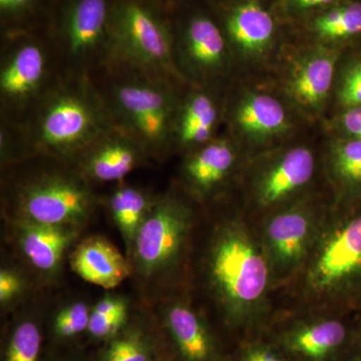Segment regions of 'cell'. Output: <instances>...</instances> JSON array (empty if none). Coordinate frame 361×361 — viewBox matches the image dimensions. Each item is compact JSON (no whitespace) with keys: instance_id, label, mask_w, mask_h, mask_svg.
<instances>
[{"instance_id":"12","label":"cell","mask_w":361,"mask_h":361,"mask_svg":"<svg viewBox=\"0 0 361 361\" xmlns=\"http://www.w3.org/2000/svg\"><path fill=\"white\" fill-rule=\"evenodd\" d=\"M293 109L285 99L254 89H242L224 101L229 134L252 152L280 146L294 130Z\"/></svg>"},{"instance_id":"2","label":"cell","mask_w":361,"mask_h":361,"mask_svg":"<svg viewBox=\"0 0 361 361\" xmlns=\"http://www.w3.org/2000/svg\"><path fill=\"white\" fill-rule=\"evenodd\" d=\"M289 286L304 311L361 310V203L332 202L310 255Z\"/></svg>"},{"instance_id":"1","label":"cell","mask_w":361,"mask_h":361,"mask_svg":"<svg viewBox=\"0 0 361 361\" xmlns=\"http://www.w3.org/2000/svg\"><path fill=\"white\" fill-rule=\"evenodd\" d=\"M204 281L226 326L249 329L270 310L272 271L254 230L242 214L217 221L203 258Z\"/></svg>"},{"instance_id":"10","label":"cell","mask_w":361,"mask_h":361,"mask_svg":"<svg viewBox=\"0 0 361 361\" xmlns=\"http://www.w3.org/2000/svg\"><path fill=\"white\" fill-rule=\"evenodd\" d=\"M113 1L63 0L49 37L61 73L92 77L110 65Z\"/></svg>"},{"instance_id":"16","label":"cell","mask_w":361,"mask_h":361,"mask_svg":"<svg viewBox=\"0 0 361 361\" xmlns=\"http://www.w3.org/2000/svg\"><path fill=\"white\" fill-rule=\"evenodd\" d=\"M243 152L231 135H218L200 148L183 155L180 186L199 203L215 201L238 174Z\"/></svg>"},{"instance_id":"25","label":"cell","mask_w":361,"mask_h":361,"mask_svg":"<svg viewBox=\"0 0 361 361\" xmlns=\"http://www.w3.org/2000/svg\"><path fill=\"white\" fill-rule=\"evenodd\" d=\"M49 356L47 322L37 313L16 316L2 338L1 361H47Z\"/></svg>"},{"instance_id":"18","label":"cell","mask_w":361,"mask_h":361,"mask_svg":"<svg viewBox=\"0 0 361 361\" xmlns=\"http://www.w3.org/2000/svg\"><path fill=\"white\" fill-rule=\"evenodd\" d=\"M11 242L21 260L44 281H52L63 268L66 252L82 229L6 220Z\"/></svg>"},{"instance_id":"36","label":"cell","mask_w":361,"mask_h":361,"mask_svg":"<svg viewBox=\"0 0 361 361\" xmlns=\"http://www.w3.org/2000/svg\"><path fill=\"white\" fill-rule=\"evenodd\" d=\"M343 361H361V348L353 351V353L348 356Z\"/></svg>"},{"instance_id":"21","label":"cell","mask_w":361,"mask_h":361,"mask_svg":"<svg viewBox=\"0 0 361 361\" xmlns=\"http://www.w3.org/2000/svg\"><path fill=\"white\" fill-rule=\"evenodd\" d=\"M221 27L235 63L245 66L262 63L274 47V20L256 1L234 4L226 11Z\"/></svg>"},{"instance_id":"27","label":"cell","mask_w":361,"mask_h":361,"mask_svg":"<svg viewBox=\"0 0 361 361\" xmlns=\"http://www.w3.org/2000/svg\"><path fill=\"white\" fill-rule=\"evenodd\" d=\"M92 307L82 300H73L58 308L47 322V342L51 353L80 348L87 338Z\"/></svg>"},{"instance_id":"7","label":"cell","mask_w":361,"mask_h":361,"mask_svg":"<svg viewBox=\"0 0 361 361\" xmlns=\"http://www.w3.org/2000/svg\"><path fill=\"white\" fill-rule=\"evenodd\" d=\"M111 63L187 87L175 59L174 27L149 0H114Z\"/></svg>"},{"instance_id":"32","label":"cell","mask_w":361,"mask_h":361,"mask_svg":"<svg viewBox=\"0 0 361 361\" xmlns=\"http://www.w3.org/2000/svg\"><path fill=\"white\" fill-rule=\"evenodd\" d=\"M332 130L337 137L361 141V106L339 111L332 121Z\"/></svg>"},{"instance_id":"24","label":"cell","mask_w":361,"mask_h":361,"mask_svg":"<svg viewBox=\"0 0 361 361\" xmlns=\"http://www.w3.org/2000/svg\"><path fill=\"white\" fill-rule=\"evenodd\" d=\"M332 202L361 203V141L330 137L322 158Z\"/></svg>"},{"instance_id":"6","label":"cell","mask_w":361,"mask_h":361,"mask_svg":"<svg viewBox=\"0 0 361 361\" xmlns=\"http://www.w3.org/2000/svg\"><path fill=\"white\" fill-rule=\"evenodd\" d=\"M193 206L179 195L157 196L130 256L132 276L149 302L171 294L184 272L195 220Z\"/></svg>"},{"instance_id":"20","label":"cell","mask_w":361,"mask_h":361,"mask_svg":"<svg viewBox=\"0 0 361 361\" xmlns=\"http://www.w3.org/2000/svg\"><path fill=\"white\" fill-rule=\"evenodd\" d=\"M224 120V99L215 87L189 85L180 96L173 130V149L186 155L212 141Z\"/></svg>"},{"instance_id":"15","label":"cell","mask_w":361,"mask_h":361,"mask_svg":"<svg viewBox=\"0 0 361 361\" xmlns=\"http://www.w3.org/2000/svg\"><path fill=\"white\" fill-rule=\"evenodd\" d=\"M342 54L334 47L316 45L297 54L282 80L284 99L294 111L318 120L334 97Z\"/></svg>"},{"instance_id":"28","label":"cell","mask_w":361,"mask_h":361,"mask_svg":"<svg viewBox=\"0 0 361 361\" xmlns=\"http://www.w3.org/2000/svg\"><path fill=\"white\" fill-rule=\"evenodd\" d=\"M312 30L329 45L357 39L361 37V1L349 0L329 7L313 21Z\"/></svg>"},{"instance_id":"9","label":"cell","mask_w":361,"mask_h":361,"mask_svg":"<svg viewBox=\"0 0 361 361\" xmlns=\"http://www.w3.org/2000/svg\"><path fill=\"white\" fill-rule=\"evenodd\" d=\"M332 197L304 195L261 219L259 240L272 271L274 288L289 285L310 255L331 208Z\"/></svg>"},{"instance_id":"37","label":"cell","mask_w":361,"mask_h":361,"mask_svg":"<svg viewBox=\"0 0 361 361\" xmlns=\"http://www.w3.org/2000/svg\"><path fill=\"white\" fill-rule=\"evenodd\" d=\"M360 341L361 342V319H360Z\"/></svg>"},{"instance_id":"30","label":"cell","mask_w":361,"mask_h":361,"mask_svg":"<svg viewBox=\"0 0 361 361\" xmlns=\"http://www.w3.org/2000/svg\"><path fill=\"white\" fill-rule=\"evenodd\" d=\"M42 0H0V20L4 33L32 32V20L37 16Z\"/></svg>"},{"instance_id":"34","label":"cell","mask_w":361,"mask_h":361,"mask_svg":"<svg viewBox=\"0 0 361 361\" xmlns=\"http://www.w3.org/2000/svg\"><path fill=\"white\" fill-rule=\"evenodd\" d=\"M47 361H92V360H90V355H85L80 348L51 353V356Z\"/></svg>"},{"instance_id":"11","label":"cell","mask_w":361,"mask_h":361,"mask_svg":"<svg viewBox=\"0 0 361 361\" xmlns=\"http://www.w3.org/2000/svg\"><path fill=\"white\" fill-rule=\"evenodd\" d=\"M319 161L308 145H280L253 157L244 173L247 204L260 219L313 191Z\"/></svg>"},{"instance_id":"38","label":"cell","mask_w":361,"mask_h":361,"mask_svg":"<svg viewBox=\"0 0 361 361\" xmlns=\"http://www.w3.org/2000/svg\"><path fill=\"white\" fill-rule=\"evenodd\" d=\"M163 1H169V0H163Z\"/></svg>"},{"instance_id":"4","label":"cell","mask_w":361,"mask_h":361,"mask_svg":"<svg viewBox=\"0 0 361 361\" xmlns=\"http://www.w3.org/2000/svg\"><path fill=\"white\" fill-rule=\"evenodd\" d=\"M8 169L2 182L6 220L84 229L96 212L92 185L65 161L35 157Z\"/></svg>"},{"instance_id":"31","label":"cell","mask_w":361,"mask_h":361,"mask_svg":"<svg viewBox=\"0 0 361 361\" xmlns=\"http://www.w3.org/2000/svg\"><path fill=\"white\" fill-rule=\"evenodd\" d=\"M28 281L25 273L13 266H2L0 270V305L2 310H13L25 297Z\"/></svg>"},{"instance_id":"8","label":"cell","mask_w":361,"mask_h":361,"mask_svg":"<svg viewBox=\"0 0 361 361\" xmlns=\"http://www.w3.org/2000/svg\"><path fill=\"white\" fill-rule=\"evenodd\" d=\"M49 39L33 32L4 33L0 56V120L20 125L59 78Z\"/></svg>"},{"instance_id":"35","label":"cell","mask_w":361,"mask_h":361,"mask_svg":"<svg viewBox=\"0 0 361 361\" xmlns=\"http://www.w3.org/2000/svg\"><path fill=\"white\" fill-rule=\"evenodd\" d=\"M289 2L294 9L304 11L332 6L336 4L337 0H289Z\"/></svg>"},{"instance_id":"39","label":"cell","mask_w":361,"mask_h":361,"mask_svg":"<svg viewBox=\"0 0 361 361\" xmlns=\"http://www.w3.org/2000/svg\"><path fill=\"white\" fill-rule=\"evenodd\" d=\"M166 361H171V360H166Z\"/></svg>"},{"instance_id":"14","label":"cell","mask_w":361,"mask_h":361,"mask_svg":"<svg viewBox=\"0 0 361 361\" xmlns=\"http://www.w3.org/2000/svg\"><path fill=\"white\" fill-rule=\"evenodd\" d=\"M153 312L171 361H225L219 338L189 298L173 293Z\"/></svg>"},{"instance_id":"23","label":"cell","mask_w":361,"mask_h":361,"mask_svg":"<svg viewBox=\"0 0 361 361\" xmlns=\"http://www.w3.org/2000/svg\"><path fill=\"white\" fill-rule=\"evenodd\" d=\"M70 265L85 281L104 289L120 286L133 273L127 256L103 236H90L78 242L71 252Z\"/></svg>"},{"instance_id":"22","label":"cell","mask_w":361,"mask_h":361,"mask_svg":"<svg viewBox=\"0 0 361 361\" xmlns=\"http://www.w3.org/2000/svg\"><path fill=\"white\" fill-rule=\"evenodd\" d=\"M92 361L171 360L155 316L135 313L115 336L97 346Z\"/></svg>"},{"instance_id":"5","label":"cell","mask_w":361,"mask_h":361,"mask_svg":"<svg viewBox=\"0 0 361 361\" xmlns=\"http://www.w3.org/2000/svg\"><path fill=\"white\" fill-rule=\"evenodd\" d=\"M92 78L116 129L132 137L151 160H164L174 152L176 113L186 87L116 63Z\"/></svg>"},{"instance_id":"17","label":"cell","mask_w":361,"mask_h":361,"mask_svg":"<svg viewBox=\"0 0 361 361\" xmlns=\"http://www.w3.org/2000/svg\"><path fill=\"white\" fill-rule=\"evenodd\" d=\"M344 313L313 315L291 323L276 337L282 353L303 361L336 360L351 342L360 341V330L342 317Z\"/></svg>"},{"instance_id":"19","label":"cell","mask_w":361,"mask_h":361,"mask_svg":"<svg viewBox=\"0 0 361 361\" xmlns=\"http://www.w3.org/2000/svg\"><path fill=\"white\" fill-rule=\"evenodd\" d=\"M151 160L129 135L114 127L75 158L71 166L90 185L122 182Z\"/></svg>"},{"instance_id":"13","label":"cell","mask_w":361,"mask_h":361,"mask_svg":"<svg viewBox=\"0 0 361 361\" xmlns=\"http://www.w3.org/2000/svg\"><path fill=\"white\" fill-rule=\"evenodd\" d=\"M174 49L189 85L217 89L235 63L222 27L205 13H195L174 28Z\"/></svg>"},{"instance_id":"3","label":"cell","mask_w":361,"mask_h":361,"mask_svg":"<svg viewBox=\"0 0 361 361\" xmlns=\"http://www.w3.org/2000/svg\"><path fill=\"white\" fill-rule=\"evenodd\" d=\"M18 126L25 160L49 157L68 165L115 127L92 78L66 73H59L25 122Z\"/></svg>"},{"instance_id":"33","label":"cell","mask_w":361,"mask_h":361,"mask_svg":"<svg viewBox=\"0 0 361 361\" xmlns=\"http://www.w3.org/2000/svg\"><path fill=\"white\" fill-rule=\"evenodd\" d=\"M236 361H286L283 353L277 345L254 342L242 349Z\"/></svg>"},{"instance_id":"26","label":"cell","mask_w":361,"mask_h":361,"mask_svg":"<svg viewBox=\"0 0 361 361\" xmlns=\"http://www.w3.org/2000/svg\"><path fill=\"white\" fill-rule=\"evenodd\" d=\"M154 196L140 187L122 184L106 199V208L122 236L126 256L130 260L135 236L155 203Z\"/></svg>"},{"instance_id":"29","label":"cell","mask_w":361,"mask_h":361,"mask_svg":"<svg viewBox=\"0 0 361 361\" xmlns=\"http://www.w3.org/2000/svg\"><path fill=\"white\" fill-rule=\"evenodd\" d=\"M332 99L339 111L361 106V54L339 61Z\"/></svg>"}]
</instances>
